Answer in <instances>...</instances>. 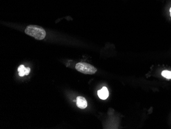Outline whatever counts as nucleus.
<instances>
[{"label":"nucleus","instance_id":"f257e3e1","mask_svg":"<svg viewBox=\"0 0 171 129\" xmlns=\"http://www.w3.org/2000/svg\"><path fill=\"white\" fill-rule=\"evenodd\" d=\"M26 34L31 36L38 40H42L46 37V31L43 28L37 25L28 26L25 30Z\"/></svg>","mask_w":171,"mask_h":129},{"label":"nucleus","instance_id":"f03ea898","mask_svg":"<svg viewBox=\"0 0 171 129\" xmlns=\"http://www.w3.org/2000/svg\"><path fill=\"white\" fill-rule=\"evenodd\" d=\"M75 68L78 71L87 75H93L97 71V69L94 66L85 62L77 63Z\"/></svg>","mask_w":171,"mask_h":129},{"label":"nucleus","instance_id":"7ed1b4c3","mask_svg":"<svg viewBox=\"0 0 171 129\" xmlns=\"http://www.w3.org/2000/svg\"><path fill=\"white\" fill-rule=\"evenodd\" d=\"M76 105L80 109H85L87 107V101L83 97L78 96L76 98Z\"/></svg>","mask_w":171,"mask_h":129},{"label":"nucleus","instance_id":"20e7f679","mask_svg":"<svg viewBox=\"0 0 171 129\" xmlns=\"http://www.w3.org/2000/svg\"><path fill=\"white\" fill-rule=\"evenodd\" d=\"M97 94L100 98L102 100H105L109 96V91L108 88L106 87H103L101 90L98 91Z\"/></svg>","mask_w":171,"mask_h":129},{"label":"nucleus","instance_id":"39448f33","mask_svg":"<svg viewBox=\"0 0 171 129\" xmlns=\"http://www.w3.org/2000/svg\"><path fill=\"white\" fill-rule=\"evenodd\" d=\"M17 71H19V76L23 77L25 75H29V73L30 71V68H25L24 65H21L18 68Z\"/></svg>","mask_w":171,"mask_h":129},{"label":"nucleus","instance_id":"423d86ee","mask_svg":"<svg viewBox=\"0 0 171 129\" xmlns=\"http://www.w3.org/2000/svg\"><path fill=\"white\" fill-rule=\"evenodd\" d=\"M161 75L163 76L164 78H167V79H171V71H163L161 73Z\"/></svg>","mask_w":171,"mask_h":129},{"label":"nucleus","instance_id":"0eeeda50","mask_svg":"<svg viewBox=\"0 0 171 129\" xmlns=\"http://www.w3.org/2000/svg\"><path fill=\"white\" fill-rule=\"evenodd\" d=\"M169 12H170V16H171V8L169 9Z\"/></svg>","mask_w":171,"mask_h":129}]
</instances>
